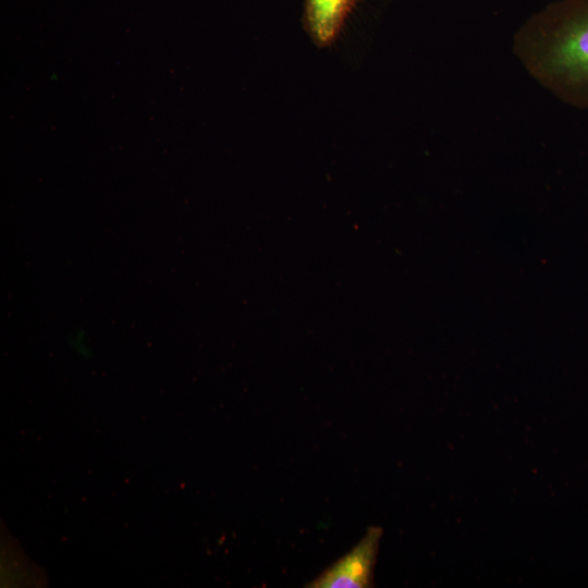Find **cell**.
<instances>
[{
    "label": "cell",
    "instance_id": "obj_1",
    "mask_svg": "<svg viewBox=\"0 0 588 588\" xmlns=\"http://www.w3.org/2000/svg\"><path fill=\"white\" fill-rule=\"evenodd\" d=\"M527 73L555 98L588 109V0H555L531 14L513 36Z\"/></svg>",
    "mask_w": 588,
    "mask_h": 588
},
{
    "label": "cell",
    "instance_id": "obj_2",
    "mask_svg": "<svg viewBox=\"0 0 588 588\" xmlns=\"http://www.w3.org/2000/svg\"><path fill=\"white\" fill-rule=\"evenodd\" d=\"M382 528L368 527L364 537L345 555L321 572L305 587L368 588L373 586V568Z\"/></svg>",
    "mask_w": 588,
    "mask_h": 588
},
{
    "label": "cell",
    "instance_id": "obj_3",
    "mask_svg": "<svg viewBox=\"0 0 588 588\" xmlns=\"http://www.w3.org/2000/svg\"><path fill=\"white\" fill-rule=\"evenodd\" d=\"M359 0H305L303 25L320 48L331 46Z\"/></svg>",
    "mask_w": 588,
    "mask_h": 588
}]
</instances>
